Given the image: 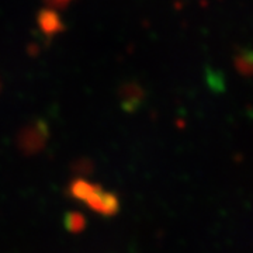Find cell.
I'll list each match as a JSON object with an SVG mask.
<instances>
[{"label": "cell", "instance_id": "2", "mask_svg": "<svg viewBox=\"0 0 253 253\" xmlns=\"http://www.w3.org/2000/svg\"><path fill=\"white\" fill-rule=\"evenodd\" d=\"M55 1H63V0H55Z\"/></svg>", "mask_w": 253, "mask_h": 253}, {"label": "cell", "instance_id": "1", "mask_svg": "<svg viewBox=\"0 0 253 253\" xmlns=\"http://www.w3.org/2000/svg\"><path fill=\"white\" fill-rule=\"evenodd\" d=\"M72 193L75 194V197L82 200L89 207L101 214H113L118 207L117 199L113 194L87 181H76L73 184Z\"/></svg>", "mask_w": 253, "mask_h": 253}]
</instances>
